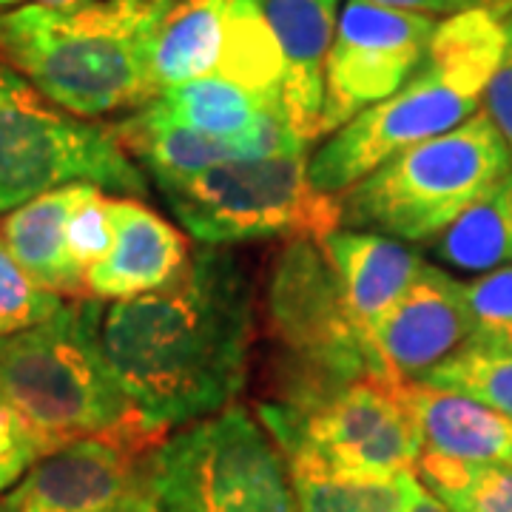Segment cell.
<instances>
[{
    "label": "cell",
    "instance_id": "37",
    "mask_svg": "<svg viewBox=\"0 0 512 512\" xmlns=\"http://www.w3.org/2000/svg\"><path fill=\"white\" fill-rule=\"evenodd\" d=\"M510 464H512V458H510Z\"/></svg>",
    "mask_w": 512,
    "mask_h": 512
},
{
    "label": "cell",
    "instance_id": "26",
    "mask_svg": "<svg viewBox=\"0 0 512 512\" xmlns=\"http://www.w3.org/2000/svg\"><path fill=\"white\" fill-rule=\"evenodd\" d=\"M473 336L470 345L512 350V265L464 282Z\"/></svg>",
    "mask_w": 512,
    "mask_h": 512
},
{
    "label": "cell",
    "instance_id": "30",
    "mask_svg": "<svg viewBox=\"0 0 512 512\" xmlns=\"http://www.w3.org/2000/svg\"><path fill=\"white\" fill-rule=\"evenodd\" d=\"M504 32H507L504 55L484 92V111L490 114V120L512 151V12L504 18Z\"/></svg>",
    "mask_w": 512,
    "mask_h": 512
},
{
    "label": "cell",
    "instance_id": "39",
    "mask_svg": "<svg viewBox=\"0 0 512 512\" xmlns=\"http://www.w3.org/2000/svg\"><path fill=\"white\" fill-rule=\"evenodd\" d=\"M0 512H3V510H0Z\"/></svg>",
    "mask_w": 512,
    "mask_h": 512
},
{
    "label": "cell",
    "instance_id": "32",
    "mask_svg": "<svg viewBox=\"0 0 512 512\" xmlns=\"http://www.w3.org/2000/svg\"><path fill=\"white\" fill-rule=\"evenodd\" d=\"M404 512H453L444 501H439L436 495L430 493L424 484L419 481V487L413 490V495H410V504L404 507Z\"/></svg>",
    "mask_w": 512,
    "mask_h": 512
},
{
    "label": "cell",
    "instance_id": "23",
    "mask_svg": "<svg viewBox=\"0 0 512 512\" xmlns=\"http://www.w3.org/2000/svg\"><path fill=\"white\" fill-rule=\"evenodd\" d=\"M441 265L487 274L512 265V171L493 191L433 239Z\"/></svg>",
    "mask_w": 512,
    "mask_h": 512
},
{
    "label": "cell",
    "instance_id": "3",
    "mask_svg": "<svg viewBox=\"0 0 512 512\" xmlns=\"http://www.w3.org/2000/svg\"><path fill=\"white\" fill-rule=\"evenodd\" d=\"M504 43V18L487 6L441 20L421 66L402 89L353 117L313 151V188L339 197L393 154L467 123L484 106Z\"/></svg>",
    "mask_w": 512,
    "mask_h": 512
},
{
    "label": "cell",
    "instance_id": "7",
    "mask_svg": "<svg viewBox=\"0 0 512 512\" xmlns=\"http://www.w3.org/2000/svg\"><path fill=\"white\" fill-rule=\"evenodd\" d=\"M154 512H299L271 430L225 407L165 436L151 453Z\"/></svg>",
    "mask_w": 512,
    "mask_h": 512
},
{
    "label": "cell",
    "instance_id": "15",
    "mask_svg": "<svg viewBox=\"0 0 512 512\" xmlns=\"http://www.w3.org/2000/svg\"><path fill=\"white\" fill-rule=\"evenodd\" d=\"M114 228L109 254L86 276L94 299H134L157 291L180 274L188 262V239L134 197L109 200Z\"/></svg>",
    "mask_w": 512,
    "mask_h": 512
},
{
    "label": "cell",
    "instance_id": "25",
    "mask_svg": "<svg viewBox=\"0 0 512 512\" xmlns=\"http://www.w3.org/2000/svg\"><path fill=\"white\" fill-rule=\"evenodd\" d=\"M416 382L464 393L512 419V350L464 345Z\"/></svg>",
    "mask_w": 512,
    "mask_h": 512
},
{
    "label": "cell",
    "instance_id": "2",
    "mask_svg": "<svg viewBox=\"0 0 512 512\" xmlns=\"http://www.w3.org/2000/svg\"><path fill=\"white\" fill-rule=\"evenodd\" d=\"M180 0H94L57 12L20 6L0 12V55L37 92L83 120L143 109L157 86L151 46Z\"/></svg>",
    "mask_w": 512,
    "mask_h": 512
},
{
    "label": "cell",
    "instance_id": "35",
    "mask_svg": "<svg viewBox=\"0 0 512 512\" xmlns=\"http://www.w3.org/2000/svg\"><path fill=\"white\" fill-rule=\"evenodd\" d=\"M15 484L9 481V478H0V493H6V490H12Z\"/></svg>",
    "mask_w": 512,
    "mask_h": 512
},
{
    "label": "cell",
    "instance_id": "18",
    "mask_svg": "<svg viewBox=\"0 0 512 512\" xmlns=\"http://www.w3.org/2000/svg\"><path fill=\"white\" fill-rule=\"evenodd\" d=\"M416 410L424 450L458 461H501L512 458V419L464 393L407 382Z\"/></svg>",
    "mask_w": 512,
    "mask_h": 512
},
{
    "label": "cell",
    "instance_id": "6",
    "mask_svg": "<svg viewBox=\"0 0 512 512\" xmlns=\"http://www.w3.org/2000/svg\"><path fill=\"white\" fill-rule=\"evenodd\" d=\"M165 205L200 245L225 248L254 239H325L339 228V197L319 194L308 151H285L157 180Z\"/></svg>",
    "mask_w": 512,
    "mask_h": 512
},
{
    "label": "cell",
    "instance_id": "11",
    "mask_svg": "<svg viewBox=\"0 0 512 512\" xmlns=\"http://www.w3.org/2000/svg\"><path fill=\"white\" fill-rule=\"evenodd\" d=\"M436 26L427 15L376 0H348L325 63L319 137L336 134L353 117L399 92L421 66Z\"/></svg>",
    "mask_w": 512,
    "mask_h": 512
},
{
    "label": "cell",
    "instance_id": "24",
    "mask_svg": "<svg viewBox=\"0 0 512 512\" xmlns=\"http://www.w3.org/2000/svg\"><path fill=\"white\" fill-rule=\"evenodd\" d=\"M419 481L453 512H512V464L421 453Z\"/></svg>",
    "mask_w": 512,
    "mask_h": 512
},
{
    "label": "cell",
    "instance_id": "12",
    "mask_svg": "<svg viewBox=\"0 0 512 512\" xmlns=\"http://www.w3.org/2000/svg\"><path fill=\"white\" fill-rule=\"evenodd\" d=\"M165 436L106 433L40 456L3 495V512H154L151 453Z\"/></svg>",
    "mask_w": 512,
    "mask_h": 512
},
{
    "label": "cell",
    "instance_id": "21",
    "mask_svg": "<svg viewBox=\"0 0 512 512\" xmlns=\"http://www.w3.org/2000/svg\"><path fill=\"white\" fill-rule=\"evenodd\" d=\"M299 512H404L419 476H356L308 453H285Z\"/></svg>",
    "mask_w": 512,
    "mask_h": 512
},
{
    "label": "cell",
    "instance_id": "29",
    "mask_svg": "<svg viewBox=\"0 0 512 512\" xmlns=\"http://www.w3.org/2000/svg\"><path fill=\"white\" fill-rule=\"evenodd\" d=\"M40 458V447L23 427L15 410L0 399V478L18 484L20 476Z\"/></svg>",
    "mask_w": 512,
    "mask_h": 512
},
{
    "label": "cell",
    "instance_id": "17",
    "mask_svg": "<svg viewBox=\"0 0 512 512\" xmlns=\"http://www.w3.org/2000/svg\"><path fill=\"white\" fill-rule=\"evenodd\" d=\"M83 185L72 183L46 191L0 220V239L20 268L46 291L69 299H89L86 276L69 256L66 225Z\"/></svg>",
    "mask_w": 512,
    "mask_h": 512
},
{
    "label": "cell",
    "instance_id": "36",
    "mask_svg": "<svg viewBox=\"0 0 512 512\" xmlns=\"http://www.w3.org/2000/svg\"><path fill=\"white\" fill-rule=\"evenodd\" d=\"M12 3H20V0H0V6H12Z\"/></svg>",
    "mask_w": 512,
    "mask_h": 512
},
{
    "label": "cell",
    "instance_id": "38",
    "mask_svg": "<svg viewBox=\"0 0 512 512\" xmlns=\"http://www.w3.org/2000/svg\"><path fill=\"white\" fill-rule=\"evenodd\" d=\"M493 3H495V0H493Z\"/></svg>",
    "mask_w": 512,
    "mask_h": 512
},
{
    "label": "cell",
    "instance_id": "14",
    "mask_svg": "<svg viewBox=\"0 0 512 512\" xmlns=\"http://www.w3.org/2000/svg\"><path fill=\"white\" fill-rule=\"evenodd\" d=\"M259 6L285 57V120L311 146L319 140L325 63L339 26V0H259Z\"/></svg>",
    "mask_w": 512,
    "mask_h": 512
},
{
    "label": "cell",
    "instance_id": "1",
    "mask_svg": "<svg viewBox=\"0 0 512 512\" xmlns=\"http://www.w3.org/2000/svg\"><path fill=\"white\" fill-rule=\"evenodd\" d=\"M100 342L120 390L157 433L234 407L254 342L245 259L202 245L168 285L111 302Z\"/></svg>",
    "mask_w": 512,
    "mask_h": 512
},
{
    "label": "cell",
    "instance_id": "34",
    "mask_svg": "<svg viewBox=\"0 0 512 512\" xmlns=\"http://www.w3.org/2000/svg\"><path fill=\"white\" fill-rule=\"evenodd\" d=\"M493 12L498 15V18H507V15L512 12V0H495Z\"/></svg>",
    "mask_w": 512,
    "mask_h": 512
},
{
    "label": "cell",
    "instance_id": "13",
    "mask_svg": "<svg viewBox=\"0 0 512 512\" xmlns=\"http://www.w3.org/2000/svg\"><path fill=\"white\" fill-rule=\"evenodd\" d=\"M470 336L464 282L424 265L402 299L367 333V345L384 376L416 382L470 345Z\"/></svg>",
    "mask_w": 512,
    "mask_h": 512
},
{
    "label": "cell",
    "instance_id": "10",
    "mask_svg": "<svg viewBox=\"0 0 512 512\" xmlns=\"http://www.w3.org/2000/svg\"><path fill=\"white\" fill-rule=\"evenodd\" d=\"M259 416L282 453H308L342 473H410L424 453L407 382L390 376L356 379L299 410L265 404Z\"/></svg>",
    "mask_w": 512,
    "mask_h": 512
},
{
    "label": "cell",
    "instance_id": "19",
    "mask_svg": "<svg viewBox=\"0 0 512 512\" xmlns=\"http://www.w3.org/2000/svg\"><path fill=\"white\" fill-rule=\"evenodd\" d=\"M111 131L120 140V146L128 151V157H137L143 163L154 183L191 177L205 168L231 163V160L268 157V148L259 140L234 143V140L208 137V134L191 131V128L163 123L143 109L114 123Z\"/></svg>",
    "mask_w": 512,
    "mask_h": 512
},
{
    "label": "cell",
    "instance_id": "31",
    "mask_svg": "<svg viewBox=\"0 0 512 512\" xmlns=\"http://www.w3.org/2000/svg\"><path fill=\"white\" fill-rule=\"evenodd\" d=\"M382 6H393V9H404V12H416V15H427V18H436V15H447L453 18L458 12H467L473 6H487L493 0H376Z\"/></svg>",
    "mask_w": 512,
    "mask_h": 512
},
{
    "label": "cell",
    "instance_id": "4",
    "mask_svg": "<svg viewBox=\"0 0 512 512\" xmlns=\"http://www.w3.org/2000/svg\"><path fill=\"white\" fill-rule=\"evenodd\" d=\"M100 299H72L35 328L0 339V399L32 433L40 456L106 433H151L103 356Z\"/></svg>",
    "mask_w": 512,
    "mask_h": 512
},
{
    "label": "cell",
    "instance_id": "33",
    "mask_svg": "<svg viewBox=\"0 0 512 512\" xmlns=\"http://www.w3.org/2000/svg\"><path fill=\"white\" fill-rule=\"evenodd\" d=\"M37 6H46V9H57V12H72V9H83L94 0H35Z\"/></svg>",
    "mask_w": 512,
    "mask_h": 512
},
{
    "label": "cell",
    "instance_id": "27",
    "mask_svg": "<svg viewBox=\"0 0 512 512\" xmlns=\"http://www.w3.org/2000/svg\"><path fill=\"white\" fill-rule=\"evenodd\" d=\"M63 305L66 299L37 285L0 239V339L52 319Z\"/></svg>",
    "mask_w": 512,
    "mask_h": 512
},
{
    "label": "cell",
    "instance_id": "20",
    "mask_svg": "<svg viewBox=\"0 0 512 512\" xmlns=\"http://www.w3.org/2000/svg\"><path fill=\"white\" fill-rule=\"evenodd\" d=\"M228 0H180L157 29L151 77L157 92L217 74Z\"/></svg>",
    "mask_w": 512,
    "mask_h": 512
},
{
    "label": "cell",
    "instance_id": "8",
    "mask_svg": "<svg viewBox=\"0 0 512 512\" xmlns=\"http://www.w3.org/2000/svg\"><path fill=\"white\" fill-rule=\"evenodd\" d=\"M89 183L146 197V174L111 126L83 120L0 63V214L63 185Z\"/></svg>",
    "mask_w": 512,
    "mask_h": 512
},
{
    "label": "cell",
    "instance_id": "22",
    "mask_svg": "<svg viewBox=\"0 0 512 512\" xmlns=\"http://www.w3.org/2000/svg\"><path fill=\"white\" fill-rule=\"evenodd\" d=\"M217 77L268 103H282L285 57L259 0H228Z\"/></svg>",
    "mask_w": 512,
    "mask_h": 512
},
{
    "label": "cell",
    "instance_id": "16",
    "mask_svg": "<svg viewBox=\"0 0 512 512\" xmlns=\"http://www.w3.org/2000/svg\"><path fill=\"white\" fill-rule=\"evenodd\" d=\"M319 245L342 288L350 319L362 330L365 342L373 325L402 299V293L427 265L424 256L410 248V242L370 231L336 228L319 239Z\"/></svg>",
    "mask_w": 512,
    "mask_h": 512
},
{
    "label": "cell",
    "instance_id": "9",
    "mask_svg": "<svg viewBox=\"0 0 512 512\" xmlns=\"http://www.w3.org/2000/svg\"><path fill=\"white\" fill-rule=\"evenodd\" d=\"M268 316L288 362L282 407L299 410L356 379L384 376L316 239H291L276 256Z\"/></svg>",
    "mask_w": 512,
    "mask_h": 512
},
{
    "label": "cell",
    "instance_id": "28",
    "mask_svg": "<svg viewBox=\"0 0 512 512\" xmlns=\"http://www.w3.org/2000/svg\"><path fill=\"white\" fill-rule=\"evenodd\" d=\"M114 228L109 217V197L97 185H83L80 200L74 202L72 217L66 225V245L72 262L89 276L94 265L109 254Z\"/></svg>",
    "mask_w": 512,
    "mask_h": 512
},
{
    "label": "cell",
    "instance_id": "5",
    "mask_svg": "<svg viewBox=\"0 0 512 512\" xmlns=\"http://www.w3.org/2000/svg\"><path fill=\"white\" fill-rule=\"evenodd\" d=\"M512 171V151L481 109L447 134L393 154L339 194L350 231L433 242Z\"/></svg>",
    "mask_w": 512,
    "mask_h": 512
}]
</instances>
